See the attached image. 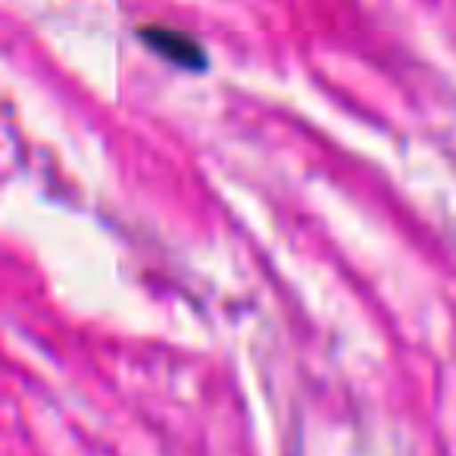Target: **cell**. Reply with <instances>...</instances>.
I'll use <instances>...</instances> for the list:
<instances>
[{
    "instance_id": "6da1fadb",
    "label": "cell",
    "mask_w": 456,
    "mask_h": 456,
    "mask_svg": "<svg viewBox=\"0 0 456 456\" xmlns=\"http://www.w3.org/2000/svg\"><path fill=\"white\" fill-rule=\"evenodd\" d=\"M141 38L159 53V57L172 60L175 66L184 69H203V47L197 45L191 35L178 32V28H163V26H144L141 28Z\"/></svg>"
}]
</instances>
